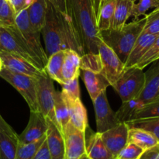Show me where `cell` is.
Returning a JSON list of instances; mask_svg holds the SVG:
<instances>
[{
	"label": "cell",
	"mask_w": 159,
	"mask_h": 159,
	"mask_svg": "<svg viewBox=\"0 0 159 159\" xmlns=\"http://www.w3.org/2000/svg\"><path fill=\"white\" fill-rule=\"evenodd\" d=\"M67 17L70 22L82 55L98 54L99 31L97 26L96 0H65Z\"/></svg>",
	"instance_id": "6da1fadb"
},
{
	"label": "cell",
	"mask_w": 159,
	"mask_h": 159,
	"mask_svg": "<svg viewBox=\"0 0 159 159\" xmlns=\"http://www.w3.org/2000/svg\"><path fill=\"white\" fill-rule=\"evenodd\" d=\"M40 34L44 40L48 57L57 51L67 49L74 50L79 55H82V50L67 16L58 12L49 2Z\"/></svg>",
	"instance_id": "7a4b0ae2"
},
{
	"label": "cell",
	"mask_w": 159,
	"mask_h": 159,
	"mask_svg": "<svg viewBox=\"0 0 159 159\" xmlns=\"http://www.w3.org/2000/svg\"><path fill=\"white\" fill-rule=\"evenodd\" d=\"M146 18L134 20L130 23H126L120 30L109 29L99 31V37L112 48L119 58L125 64L127 57L144 30Z\"/></svg>",
	"instance_id": "3957f363"
},
{
	"label": "cell",
	"mask_w": 159,
	"mask_h": 159,
	"mask_svg": "<svg viewBox=\"0 0 159 159\" xmlns=\"http://www.w3.org/2000/svg\"><path fill=\"white\" fill-rule=\"evenodd\" d=\"M0 51L20 56L37 68L44 69L39 57L24 41L16 24L11 26L0 24Z\"/></svg>",
	"instance_id": "277c9868"
},
{
	"label": "cell",
	"mask_w": 159,
	"mask_h": 159,
	"mask_svg": "<svg viewBox=\"0 0 159 159\" xmlns=\"http://www.w3.org/2000/svg\"><path fill=\"white\" fill-rule=\"evenodd\" d=\"M0 77L9 82L20 93L27 103L30 111H39L37 99V78L16 73L3 67Z\"/></svg>",
	"instance_id": "5b68a950"
},
{
	"label": "cell",
	"mask_w": 159,
	"mask_h": 159,
	"mask_svg": "<svg viewBox=\"0 0 159 159\" xmlns=\"http://www.w3.org/2000/svg\"><path fill=\"white\" fill-rule=\"evenodd\" d=\"M144 69L132 67L125 70L113 88L120 97L122 102L137 99L144 86Z\"/></svg>",
	"instance_id": "8992f818"
},
{
	"label": "cell",
	"mask_w": 159,
	"mask_h": 159,
	"mask_svg": "<svg viewBox=\"0 0 159 159\" xmlns=\"http://www.w3.org/2000/svg\"><path fill=\"white\" fill-rule=\"evenodd\" d=\"M15 24L18 28L22 37L31 51L39 57L43 67H46L48 57L42 47L40 41V32L31 24L28 16V8L17 12L15 18Z\"/></svg>",
	"instance_id": "52a82bcc"
},
{
	"label": "cell",
	"mask_w": 159,
	"mask_h": 159,
	"mask_svg": "<svg viewBox=\"0 0 159 159\" xmlns=\"http://www.w3.org/2000/svg\"><path fill=\"white\" fill-rule=\"evenodd\" d=\"M36 88H37V99L39 111L45 117L51 120L58 127L56 120L55 113H54L55 89H54L53 80L48 75L45 68L37 77Z\"/></svg>",
	"instance_id": "ba28073f"
},
{
	"label": "cell",
	"mask_w": 159,
	"mask_h": 159,
	"mask_svg": "<svg viewBox=\"0 0 159 159\" xmlns=\"http://www.w3.org/2000/svg\"><path fill=\"white\" fill-rule=\"evenodd\" d=\"M98 54L101 62L100 73L113 87L124 71V63L116 53L99 37L98 41Z\"/></svg>",
	"instance_id": "9c48e42d"
},
{
	"label": "cell",
	"mask_w": 159,
	"mask_h": 159,
	"mask_svg": "<svg viewBox=\"0 0 159 159\" xmlns=\"http://www.w3.org/2000/svg\"><path fill=\"white\" fill-rule=\"evenodd\" d=\"M107 90L102 91L94 100L95 114L97 132L102 134L120 124L116 117V112L113 111L109 104L107 96Z\"/></svg>",
	"instance_id": "30bf717a"
},
{
	"label": "cell",
	"mask_w": 159,
	"mask_h": 159,
	"mask_svg": "<svg viewBox=\"0 0 159 159\" xmlns=\"http://www.w3.org/2000/svg\"><path fill=\"white\" fill-rule=\"evenodd\" d=\"M65 141V159H79L85 152V131L76 128L71 123L62 131Z\"/></svg>",
	"instance_id": "8fae6325"
},
{
	"label": "cell",
	"mask_w": 159,
	"mask_h": 159,
	"mask_svg": "<svg viewBox=\"0 0 159 159\" xmlns=\"http://www.w3.org/2000/svg\"><path fill=\"white\" fill-rule=\"evenodd\" d=\"M48 124L45 116L40 111H30L26 128L18 136V142L23 144L38 141L46 135Z\"/></svg>",
	"instance_id": "7c38bea8"
},
{
	"label": "cell",
	"mask_w": 159,
	"mask_h": 159,
	"mask_svg": "<svg viewBox=\"0 0 159 159\" xmlns=\"http://www.w3.org/2000/svg\"><path fill=\"white\" fill-rule=\"evenodd\" d=\"M128 131L129 126L126 122H122L101 134L106 147L115 158L128 143Z\"/></svg>",
	"instance_id": "4fadbf2b"
},
{
	"label": "cell",
	"mask_w": 159,
	"mask_h": 159,
	"mask_svg": "<svg viewBox=\"0 0 159 159\" xmlns=\"http://www.w3.org/2000/svg\"><path fill=\"white\" fill-rule=\"evenodd\" d=\"M0 58L4 68L16 73L27 75L37 78L43 69L37 68L32 63L20 56L0 51Z\"/></svg>",
	"instance_id": "5bb4252c"
},
{
	"label": "cell",
	"mask_w": 159,
	"mask_h": 159,
	"mask_svg": "<svg viewBox=\"0 0 159 159\" xmlns=\"http://www.w3.org/2000/svg\"><path fill=\"white\" fill-rule=\"evenodd\" d=\"M148 66L150 67L144 71L145 82L144 89L137 98L142 105L159 95V59L152 62Z\"/></svg>",
	"instance_id": "9a60e30c"
},
{
	"label": "cell",
	"mask_w": 159,
	"mask_h": 159,
	"mask_svg": "<svg viewBox=\"0 0 159 159\" xmlns=\"http://www.w3.org/2000/svg\"><path fill=\"white\" fill-rule=\"evenodd\" d=\"M46 120L48 124L46 142L51 159H65V141L63 134L51 120L46 118Z\"/></svg>",
	"instance_id": "2e32d148"
},
{
	"label": "cell",
	"mask_w": 159,
	"mask_h": 159,
	"mask_svg": "<svg viewBox=\"0 0 159 159\" xmlns=\"http://www.w3.org/2000/svg\"><path fill=\"white\" fill-rule=\"evenodd\" d=\"M89 134L85 132V152L90 159H115L106 147L101 134L92 131L88 127Z\"/></svg>",
	"instance_id": "e0dca14e"
},
{
	"label": "cell",
	"mask_w": 159,
	"mask_h": 159,
	"mask_svg": "<svg viewBox=\"0 0 159 159\" xmlns=\"http://www.w3.org/2000/svg\"><path fill=\"white\" fill-rule=\"evenodd\" d=\"M158 34H151L142 32L132 48L127 61L124 64V71L134 67L144 55L156 39Z\"/></svg>",
	"instance_id": "ac0fdd59"
},
{
	"label": "cell",
	"mask_w": 159,
	"mask_h": 159,
	"mask_svg": "<svg viewBox=\"0 0 159 159\" xmlns=\"http://www.w3.org/2000/svg\"><path fill=\"white\" fill-rule=\"evenodd\" d=\"M82 77L92 101L94 100L102 91L107 90L110 83L100 72L82 70Z\"/></svg>",
	"instance_id": "d6986e66"
},
{
	"label": "cell",
	"mask_w": 159,
	"mask_h": 159,
	"mask_svg": "<svg viewBox=\"0 0 159 159\" xmlns=\"http://www.w3.org/2000/svg\"><path fill=\"white\" fill-rule=\"evenodd\" d=\"M63 99L68 106L70 123L76 128L85 131L87 127H89L88 116H87L86 109L84 107L81 99L76 100H69L63 98Z\"/></svg>",
	"instance_id": "ffe728a7"
},
{
	"label": "cell",
	"mask_w": 159,
	"mask_h": 159,
	"mask_svg": "<svg viewBox=\"0 0 159 159\" xmlns=\"http://www.w3.org/2000/svg\"><path fill=\"white\" fill-rule=\"evenodd\" d=\"M18 136L13 129H0V159H14L18 146Z\"/></svg>",
	"instance_id": "44dd1931"
},
{
	"label": "cell",
	"mask_w": 159,
	"mask_h": 159,
	"mask_svg": "<svg viewBox=\"0 0 159 159\" xmlns=\"http://www.w3.org/2000/svg\"><path fill=\"white\" fill-rule=\"evenodd\" d=\"M80 58L79 53L71 49L65 50V58L62 67V76L65 82L80 75Z\"/></svg>",
	"instance_id": "7402d4cb"
},
{
	"label": "cell",
	"mask_w": 159,
	"mask_h": 159,
	"mask_svg": "<svg viewBox=\"0 0 159 159\" xmlns=\"http://www.w3.org/2000/svg\"><path fill=\"white\" fill-rule=\"evenodd\" d=\"M116 0H99L97 8V26L99 31L110 29Z\"/></svg>",
	"instance_id": "603a6c76"
},
{
	"label": "cell",
	"mask_w": 159,
	"mask_h": 159,
	"mask_svg": "<svg viewBox=\"0 0 159 159\" xmlns=\"http://www.w3.org/2000/svg\"><path fill=\"white\" fill-rule=\"evenodd\" d=\"M128 143H134L144 151L159 144V141L150 132L138 127H129Z\"/></svg>",
	"instance_id": "cb8c5ba5"
},
{
	"label": "cell",
	"mask_w": 159,
	"mask_h": 159,
	"mask_svg": "<svg viewBox=\"0 0 159 159\" xmlns=\"http://www.w3.org/2000/svg\"><path fill=\"white\" fill-rule=\"evenodd\" d=\"M64 58H65V51H57L48 56V63L45 67V70L50 78L61 85L65 83L62 76Z\"/></svg>",
	"instance_id": "d4e9b609"
},
{
	"label": "cell",
	"mask_w": 159,
	"mask_h": 159,
	"mask_svg": "<svg viewBox=\"0 0 159 159\" xmlns=\"http://www.w3.org/2000/svg\"><path fill=\"white\" fill-rule=\"evenodd\" d=\"M134 2L130 0H116L110 29L120 30L130 17Z\"/></svg>",
	"instance_id": "484cf974"
},
{
	"label": "cell",
	"mask_w": 159,
	"mask_h": 159,
	"mask_svg": "<svg viewBox=\"0 0 159 159\" xmlns=\"http://www.w3.org/2000/svg\"><path fill=\"white\" fill-rule=\"evenodd\" d=\"M48 0H33L28 7L30 21L36 30L41 31L46 14Z\"/></svg>",
	"instance_id": "4316f807"
},
{
	"label": "cell",
	"mask_w": 159,
	"mask_h": 159,
	"mask_svg": "<svg viewBox=\"0 0 159 159\" xmlns=\"http://www.w3.org/2000/svg\"><path fill=\"white\" fill-rule=\"evenodd\" d=\"M54 113L57 125L62 132L70 123V116L68 106L62 98L61 92L54 93Z\"/></svg>",
	"instance_id": "83f0119b"
},
{
	"label": "cell",
	"mask_w": 159,
	"mask_h": 159,
	"mask_svg": "<svg viewBox=\"0 0 159 159\" xmlns=\"http://www.w3.org/2000/svg\"><path fill=\"white\" fill-rule=\"evenodd\" d=\"M126 123L129 127H138L150 132L159 141V117L130 120Z\"/></svg>",
	"instance_id": "f1b7e54d"
},
{
	"label": "cell",
	"mask_w": 159,
	"mask_h": 159,
	"mask_svg": "<svg viewBox=\"0 0 159 159\" xmlns=\"http://www.w3.org/2000/svg\"><path fill=\"white\" fill-rule=\"evenodd\" d=\"M159 117V95L141 106L134 113L131 120Z\"/></svg>",
	"instance_id": "f546056e"
},
{
	"label": "cell",
	"mask_w": 159,
	"mask_h": 159,
	"mask_svg": "<svg viewBox=\"0 0 159 159\" xmlns=\"http://www.w3.org/2000/svg\"><path fill=\"white\" fill-rule=\"evenodd\" d=\"M142 106L141 102L137 99H131L127 102H122L118 111L116 112V117L120 123L131 120L135 112Z\"/></svg>",
	"instance_id": "4dcf8cb0"
},
{
	"label": "cell",
	"mask_w": 159,
	"mask_h": 159,
	"mask_svg": "<svg viewBox=\"0 0 159 159\" xmlns=\"http://www.w3.org/2000/svg\"><path fill=\"white\" fill-rule=\"evenodd\" d=\"M46 139V135L35 142L27 144H23L18 142L16 152L14 159H32L43 141Z\"/></svg>",
	"instance_id": "1f68e13d"
},
{
	"label": "cell",
	"mask_w": 159,
	"mask_h": 159,
	"mask_svg": "<svg viewBox=\"0 0 159 159\" xmlns=\"http://www.w3.org/2000/svg\"><path fill=\"white\" fill-rule=\"evenodd\" d=\"M16 15L10 0H0V24L5 26L15 24Z\"/></svg>",
	"instance_id": "d6a6232c"
},
{
	"label": "cell",
	"mask_w": 159,
	"mask_h": 159,
	"mask_svg": "<svg viewBox=\"0 0 159 159\" xmlns=\"http://www.w3.org/2000/svg\"><path fill=\"white\" fill-rule=\"evenodd\" d=\"M158 59H159V34L150 48L148 50L147 52L144 54V55L141 57L139 62L134 67L144 69V68L148 67L150 64Z\"/></svg>",
	"instance_id": "836d02e7"
},
{
	"label": "cell",
	"mask_w": 159,
	"mask_h": 159,
	"mask_svg": "<svg viewBox=\"0 0 159 159\" xmlns=\"http://www.w3.org/2000/svg\"><path fill=\"white\" fill-rule=\"evenodd\" d=\"M138 2H134L130 16L134 20H138V17L145 16L146 12L151 9H155L159 6V0H137Z\"/></svg>",
	"instance_id": "e575fe53"
},
{
	"label": "cell",
	"mask_w": 159,
	"mask_h": 159,
	"mask_svg": "<svg viewBox=\"0 0 159 159\" xmlns=\"http://www.w3.org/2000/svg\"><path fill=\"white\" fill-rule=\"evenodd\" d=\"M80 70H88L94 72H100L101 62L99 54L89 53L81 56Z\"/></svg>",
	"instance_id": "d590c367"
},
{
	"label": "cell",
	"mask_w": 159,
	"mask_h": 159,
	"mask_svg": "<svg viewBox=\"0 0 159 159\" xmlns=\"http://www.w3.org/2000/svg\"><path fill=\"white\" fill-rule=\"evenodd\" d=\"M61 93L64 99L69 100H76L80 99L79 77L68 81L62 85V90Z\"/></svg>",
	"instance_id": "8d00e7d4"
},
{
	"label": "cell",
	"mask_w": 159,
	"mask_h": 159,
	"mask_svg": "<svg viewBox=\"0 0 159 159\" xmlns=\"http://www.w3.org/2000/svg\"><path fill=\"white\" fill-rule=\"evenodd\" d=\"M146 22L142 32L151 34H159V6L145 15Z\"/></svg>",
	"instance_id": "74e56055"
},
{
	"label": "cell",
	"mask_w": 159,
	"mask_h": 159,
	"mask_svg": "<svg viewBox=\"0 0 159 159\" xmlns=\"http://www.w3.org/2000/svg\"><path fill=\"white\" fill-rule=\"evenodd\" d=\"M144 152V149L137 144L134 143H127L116 158L120 159H139Z\"/></svg>",
	"instance_id": "f35d334b"
},
{
	"label": "cell",
	"mask_w": 159,
	"mask_h": 159,
	"mask_svg": "<svg viewBox=\"0 0 159 159\" xmlns=\"http://www.w3.org/2000/svg\"><path fill=\"white\" fill-rule=\"evenodd\" d=\"M32 159H51V154H50L49 149H48V144L46 142V139L43 141V144L40 145V147L39 148Z\"/></svg>",
	"instance_id": "ab89813d"
},
{
	"label": "cell",
	"mask_w": 159,
	"mask_h": 159,
	"mask_svg": "<svg viewBox=\"0 0 159 159\" xmlns=\"http://www.w3.org/2000/svg\"><path fill=\"white\" fill-rule=\"evenodd\" d=\"M12 6L16 11V13L24 9H27L30 4L32 3L33 0H10Z\"/></svg>",
	"instance_id": "60d3db41"
},
{
	"label": "cell",
	"mask_w": 159,
	"mask_h": 159,
	"mask_svg": "<svg viewBox=\"0 0 159 159\" xmlns=\"http://www.w3.org/2000/svg\"><path fill=\"white\" fill-rule=\"evenodd\" d=\"M139 159H159V144L144 151Z\"/></svg>",
	"instance_id": "b9f144b4"
},
{
	"label": "cell",
	"mask_w": 159,
	"mask_h": 159,
	"mask_svg": "<svg viewBox=\"0 0 159 159\" xmlns=\"http://www.w3.org/2000/svg\"><path fill=\"white\" fill-rule=\"evenodd\" d=\"M50 3L57 9L58 12L67 16L66 1L65 0H48Z\"/></svg>",
	"instance_id": "7bdbcfd3"
},
{
	"label": "cell",
	"mask_w": 159,
	"mask_h": 159,
	"mask_svg": "<svg viewBox=\"0 0 159 159\" xmlns=\"http://www.w3.org/2000/svg\"><path fill=\"white\" fill-rule=\"evenodd\" d=\"M0 129H5V130H11V129H12V127L9 125L5 121V120L2 117L1 115H0Z\"/></svg>",
	"instance_id": "ee69618b"
},
{
	"label": "cell",
	"mask_w": 159,
	"mask_h": 159,
	"mask_svg": "<svg viewBox=\"0 0 159 159\" xmlns=\"http://www.w3.org/2000/svg\"><path fill=\"white\" fill-rule=\"evenodd\" d=\"M79 159H90V158H89L88 156H87V155H86V154H85V155H82V156L81 157V158H79Z\"/></svg>",
	"instance_id": "f6af8a7d"
},
{
	"label": "cell",
	"mask_w": 159,
	"mask_h": 159,
	"mask_svg": "<svg viewBox=\"0 0 159 159\" xmlns=\"http://www.w3.org/2000/svg\"><path fill=\"white\" fill-rule=\"evenodd\" d=\"M3 68V65H2V60L1 58H0V71H1L2 68Z\"/></svg>",
	"instance_id": "bcb514c9"
},
{
	"label": "cell",
	"mask_w": 159,
	"mask_h": 159,
	"mask_svg": "<svg viewBox=\"0 0 159 159\" xmlns=\"http://www.w3.org/2000/svg\"><path fill=\"white\" fill-rule=\"evenodd\" d=\"M96 4H97V8H98V5H99V0H96Z\"/></svg>",
	"instance_id": "7dc6e473"
},
{
	"label": "cell",
	"mask_w": 159,
	"mask_h": 159,
	"mask_svg": "<svg viewBox=\"0 0 159 159\" xmlns=\"http://www.w3.org/2000/svg\"><path fill=\"white\" fill-rule=\"evenodd\" d=\"M130 1L133 2H137V0H130Z\"/></svg>",
	"instance_id": "c3c4849f"
},
{
	"label": "cell",
	"mask_w": 159,
	"mask_h": 159,
	"mask_svg": "<svg viewBox=\"0 0 159 159\" xmlns=\"http://www.w3.org/2000/svg\"><path fill=\"white\" fill-rule=\"evenodd\" d=\"M115 159H120V158H115Z\"/></svg>",
	"instance_id": "681fc988"
}]
</instances>
